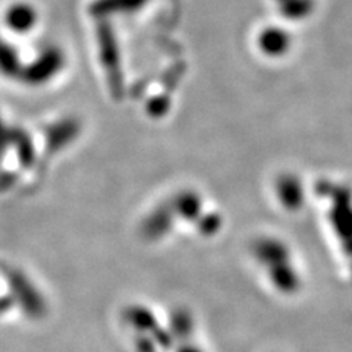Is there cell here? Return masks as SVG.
I'll return each instance as SVG.
<instances>
[{
  "label": "cell",
  "mask_w": 352,
  "mask_h": 352,
  "mask_svg": "<svg viewBox=\"0 0 352 352\" xmlns=\"http://www.w3.org/2000/svg\"><path fill=\"white\" fill-rule=\"evenodd\" d=\"M8 27L15 32H27L34 28L37 22V10L27 2L10 5L6 12Z\"/></svg>",
  "instance_id": "1"
}]
</instances>
